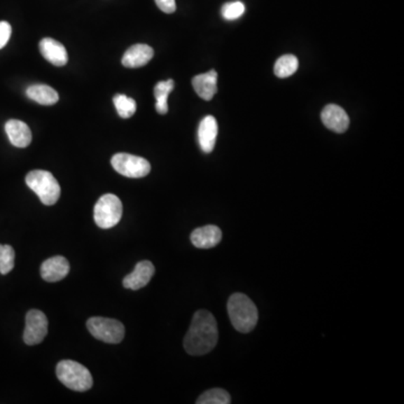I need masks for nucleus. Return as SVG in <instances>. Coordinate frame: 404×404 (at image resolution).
Returning <instances> with one entry per match:
<instances>
[{"label": "nucleus", "instance_id": "nucleus-1", "mask_svg": "<svg viewBox=\"0 0 404 404\" xmlns=\"http://www.w3.org/2000/svg\"><path fill=\"white\" fill-rule=\"evenodd\" d=\"M217 342L218 326L215 316L209 311H197L184 337V349L190 355L201 356L210 353Z\"/></svg>", "mask_w": 404, "mask_h": 404}, {"label": "nucleus", "instance_id": "nucleus-2", "mask_svg": "<svg viewBox=\"0 0 404 404\" xmlns=\"http://www.w3.org/2000/svg\"><path fill=\"white\" fill-rule=\"evenodd\" d=\"M227 310L234 328L239 333H251L258 325V308L245 294H232V297L229 298Z\"/></svg>", "mask_w": 404, "mask_h": 404}, {"label": "nucleus", "instance_id": "nucleus-3", "mask_svg": "<svg viewBox=\"0 0 404 404\" xmlns=\"http://www.w3.org/2000/svg\"><path fill=\"white\" fill-rule=\"evenodd\" d=\"M57 376L63 385L76 392L89 391L94 385V379L88 368L70 359L61 361L57 364Z\"/></svg>", "mask_w": 404, "mask_h": 404}, {"label": "nucleus", "instance_id": "nucleus-4", "mask_svg": "<svg viewBox=\"0 0 404 404\" xmlns=\"http://www.w3.org/2000/svg\"><path fill=\"white\" fill-rule=\"evenodd\" d=\"M26 184L36 193L46 206L57 204L61 195V188L57 179L48 171L34 170L26 176Z\"/></svg>", "mask_w": 404, "mask_h": 404}, {"label": "nucleus", "instance_id": "nucleus-5", "mask_svg": "<svg viewBox=\"0 0 404 404\" xmlns=\"http://www.w3.org/2000/svg\"><path fill=\"white\" fill-rule=\"evenodd\" d=\"M123 216V204L120 199L113 193L100 197L95 206L94 217L97 226L102 229H111L116 226Z\"/></svg>", "mask_w": 404, "mask_h": 404}, {"label": "nucleus", "instance_id": "nucleus-6", "mask_svg": "<svg viewBox=\"0 0 404 404\" xmlns=\"http://www.w3.org/2000/svg\"><path fill=\"white\" fill-rule=\"evenodd\" d=\"M87 328L96 340L107 344H119L124 340V325L116 319L92 316L87 321Z\"/></svg>", "mask_w": 404, "mask_h": 404}, {"label": "nucleus", "instance_id": "nucleus-7", "mask_svg": "<svg viewBox=\"0 0 404 404\" xmlns=\"http://www.w3.org/2000/svg\"><path fill=\"white\" fill-rule=\"evenodd\" d=\"M111 165L120 176L127 178H144L151 172L150 162L141 156L118 153L111 158Z\"/></svg>", "mask_w": 404, "mask_h": 404}, {"label": "nucleus", "instance_id": "nucleus-8", "mask_svg": "<svg viewBox=\"0 0 404 404\" xmlns=\"http://www.w3.org/2000/svg\"><path fill=\"white\" fill-rule=\"evenodd\" d=\"M48 331V321L46 314L41 310L32 309L26 314L24 342L26 345L34 346L44 340Z\"/></svg>", "mask_w": 404, "mask_h": 404}, {"label": "nucleus", "instance_id": "nucleus-9", "mask_svg": "<svg viewBox=\"0 0 404 404\" xmlns=\"http://www.w3.org/2000/svg\"><path fill=\"white\" fill-rule=\"evenodd\" d=\"M154 273H155V267L153 265L152 262L141 260L139 263L136 264L135 269L130 274L125 277L124 280H123V286L126 288H130V290H139L150 283Z\"/></svg>", "mask_w": 404, "mask_h": 404}, {"label": "nucleus", "instance_id": "nucleus-10", "mask_svg": "<svg viewBox=\"0 0 404 404\" xmlns=\"http://www.w3.org/2000/svg\"><path fill=\"white\" fill-rule=\"evenodd\" d=\"M70 272V263L63 256H53L43 262L41 266V277L46 282H59Z\"/></svg>", "mask_w": 404, "mask_h": 404}, {"label": "nucleus", "instance_id": "nucleus-11", "mask_svg": "<svg viewBox=\"0 0 404 404\" xmlns=\"http://www.w3.org/2000/svg\"><path fill=\"white\" fill-rule=\"evenodd\" d=\"M321 119L326 127L335 133H345L349 126V117L340 106H326L321 113Z\"/></svg>", "mask_w": 404, "mask_h": 404}, {"label": "nucleus", "instance_id": "nucleus-12", "mask_svg": "<svg viewBox=\"0 0 404 404\" xmlns=\"http://www.w3.org/2000/svg\"><path fill=\"white\" fill-rule=\"evenodd\" d=\"M221 238H223V232L221 228L215 225L199 227L195 229L190 236L193 246L202 249L217 246L218 244L221 243Z\"/></svg>", "mask_w": 404, "mask_h": 404}, {"label": "nucleus", "instance_id": "nucleus-13", "mask_svg": "<svg viewBox=\"0 0 404 404\" xmlns=\"http://www.w3.org/2000/svg\"><path fill=\"white\" fill-rule=\"evenodd\" d=\"M218 135V124L214 116H206L200 122L198 130L199 145L202 152L209 154L214 151Z\"/></svg>", "mask_w": 404, "mask_h": 404}, {"label": "nucleus", "instance_id": "nucleus-14", "mask_svg": "<svg viewBox=\"0 0 404 404\" xmlns=\"http://www.w3.org/2000/svg\"><path fill=\"white\" fill-rule=\"evenodd\" d=\"M40 51L44 59L55 67H63L68 63V52L64 46L51 37L41 41Z\"/></svg>", "mask_w": 404, "mask_h": 404}, {"label": "nucleus", "instance_id": "nucleus-15", "mask_svg": "<svg viewBox=\"0 0 404 404\" xmlns=\"http://www.w3.org/2000/svg\"><path fill=\"white\" fill-rule=\"evenodd\" d=\"M153 55H154V51L151 46L146 44H135L125 52L122 63L126 68H141L150 62Z\"/></svg>", "mask_w": 404, "mask_h": 404}, {"label": "nucleus", "instance_id": "nucleus-16", "mask_svg": "<svg viewBox=\"0 0 404 404\" xmlns=\"http://www.w3.org/2000/svg\"><path fill=\"white\" fill-rule=\"evenodd\" d=\"M7 136L9 141L15 147L25 148L29 146L32 141V132L29 126L18 119H11L5 125Z\"/></svg>", "mask_w": 404, "mask_h": 404}, {"label": "nucleus", "instance_id": "nucleus-17", "mask_svg": "<svg viewBox=\"0 0 404 404\" xmlns=\"http://www.w3.org/2000/svg\"><path fill=\"white\" fill-rule=\"evenodd\" d=\"M217 80L218 74L215 70L198 74L193 79V89L200 98L209 102L217 92Z\"/></svg>", "mask_w": 404, "mask_h": 404}, {"label": "nucleus", "instance_id": "nucleus-18", "mask_svg": "<svg viewBox=\"0 0 404 404\" xmlns=\"http://www.w3.org/2000/svg\"><path fill=\"white\" fill-rule=\"evenodd\" d=\"M26 95L29 99L34 100L37 104L44 106H52L59 102V94L50 85H31L26 90Z\"/></svg>", "mask_w": 404, "mask_h": 404}, {"label": "nucleus", "instance_id": "nucleus-19", "mask_svg": "<svg viewBox=\"0 0 404 404\" xmlns=\"http://www.w3.org/2000/svg\"><path fill=\"white\" fill-rule=\"evenodd\" d=\"M174 89V81L172 79L167 81H160L154 88V97L156 99V111L161 115H165L169 111L167 98Z\"/></svg>", "mask_w": 404, "mask_h": 404}, {"label": "nucleus", "instance_id": "nucleus-20", "mask_svg": "<svg viewBox=\"0 0 404 404\" xmlns=\"http://www.w3.org/2000/svg\"><path fill=\"white\" fill-rule=\"evenodd\" d=\"M298 68L299 61L297 57H294L292 54H286L277 60L274 65V74L279 78H288L297 72Z\"/></svg>", "mask_w": 404, "mask_h": 404}, {"label": "nucleus", "instance_id": "nucleus-21", "mask_svg": "<svg viewBox=\"0 0 404 404\" xmlns=\"http://www.w3.org/2000/svg\"><path fill=\"white\" fill-rule=\"evenodd\" d=\"M232 402L230 396L223 389H211L201 394L197 400L198 404H229Z\"/></svg>", "mask_w": 404, "mask_h": 404}, {"label": "nucleus", "instance_id": "nucleus-22", "mask_svg": "<svg viewBox=\"0 0 404 404\" xmlns=\"http://www.w3.org/2000/svg\"><path fill=\"white\" fill-rule=\"evenodd\" d=\"M113 105L122 118H130L136 113V102L126 95H116L113 97Z\"/></svg>", "mask_w": 404, "mask_h": 404}, {"label": "nucleus", "instance_id": "nucleus-23", "mask_svg": "<svg viewBox=\"0 0 404 404\" xmlns=\"http://www.w3.org/2000/svg\"><path fill=\"white\" fill-rule=\"evenodd\" d=\"M15 266V251L11 245L0 244V274L6 275Z\"/></svg>", "mask_w": 404, "mask_h": 404}, {"label": "nucleus", "instance_id": "nucleus-24", "mask_svg": "<svg viewBox=\"0 0 404 404\" xmlns=\"http://www.w3.org/2000/svg\"><path fill=\"white\" fill-rule=\"evenodd\" d=\"M245 13V5L242 1H232L223 5L221 15L226 20H235L242 18Z\"/></svg>", "mask_w": 404, "mask_h": 404}, {"label": "nucleus", "instance_id": "nucleus-25", "mask_svg": "<svg viewBox=\"0 0 404 404\" xmlns=\"http://www.w3.org/2000/svg\"><path fill=\"white\" fill-rule=\"evenodd\" d=\"M12 35V26L7 22H0V48H5Z\"/></svg>", "mask_w": 404, "mask_h": 404}, {"label": "nucleus", "instance_id": "nucleus-26", "mask_svg": "<svg viewBox=\"0 0 404 404\" xmlns=\"http://www.w3.org/2000/svg\"><path fill=\"white\" fill-rule=\"evenodd\" d=\"M155 3L165 14H172L176 11V0H155Z\"/></svg>", "mask_w": 404, "mask_h": 404}]
</instances>
